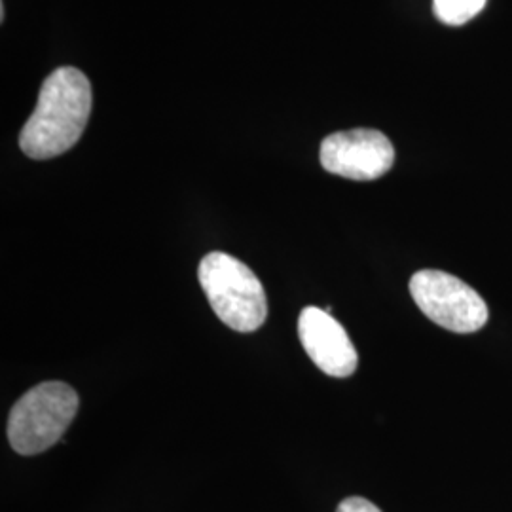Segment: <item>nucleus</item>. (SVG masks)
<instances>
[{
	"label": "nucleus",
	"mask_w": 512,
	"mask_h": 512,
	"mask_svg": "<svg viewBox=\"0 0 512 512\" xmlns=\"http://www.w3.org/2000/svg\"><path fill=\"white\" fill-rule=\"evenodd\" d=\"M90 112L88 76L74 67H61L44 80L35 112L21 129L19 147L33 160L61 156L82 137Z\"/></svg>",
	"instance_id": "1"
},
{
	"label": "nucleus",
	"mask_w": 512,
	"mask_h": 512,
	"mask_svg": "<svg viewBox=\"0 0 512 512\" xmlns=\"http://www.w3.org/2000/svg\"><path fill=\"white\" fill-rule=\"evenodd\" d=\"M198 279L220 321L238 332H255L268 315L266 291L260 279L236 256L209 253L203 256Z\"/></svg>",
	"instance_id": "2"
},
{
	"label": "nucleus",
	"mask_w": 512,
	"mask_h": 512,
	"mask_svg": "<svg viewBox=\"0 0 512 512\" xmlns=\"http://www.w3.org/2000/svg\"><path fill=\"white\" fill-rule=\"evenodd\" d=\"M78 395L71 385L44 382L14 404L8 418V440L21 456L52 448L65 435L78 412Z\"/></svg>",
	"instance_id": "3"
},
{
	"label": "nucleus",
	"mask_w": 512,
	"mask_h": 512,
	"mask_svg": "<svg viewBox=\"0 0 512 512\" xmlns=\"http://www.w3.org/2000/svg\"><path fill=\"white\" fill-rule=\"evenodd\" d=\"M410 294L433 323L456 334H471L488 323L484 298L456 275L421 270L410 279Z\"/></svg>",
	"instance_id": "4"
},
{
	"label": "nucleus",
	"mask_w": 512,
	"mask_h": 512,
	"mask_svg": "<svg viewBox=\"0 0 512 512\" xmlns=\"http://www.w3.org/2000/svg\"><path fill=\"white\" fill-rule=\"evenodd\" d=\"M321 165L332 175L351 181H376L395 162V148L378 129L338 131L321 143Z\"/></svg>",
	"instance_id": "5"
},
{
	"label": "nucleus",
	"mask_w": 512,
	"mask_h": 512,
	"mask_svg": "<svg viewBox=\"0 0 512 512\" xmlns=\"http://www.w3.org/2000/svg\"><path fill=\"white\" fill-rule=\"evenodd\" d=\"M298 336L308 357L332 378H348L359 365V355L346 329L327 310L304 308L298 317Z\"/></svg>",
	"instance_id": "6"
},
{
	"label": "nucleus",
	"mask_w": 512,
	"mask_h": 512,
	"mask_svg": "<svg viewBox=\"0 0 512 512\" xmlns=\"http://www.w3.org/2000/svg\"><path fill=\"white\" fill-rule=\"evenodd\" d=\"M488 0H433L435 16L444 25L459 27L476 18Z\"/></svg>",
	"instance_id": "7"
},
{
	"label": "nucleus",
	"mask_w": 512,
	"mask_h": 512,
	"mask_svg": "<svg viewBox=\"0 0 512 512\" xmlns=\"http://www.w3.org/2000/svg\"><path fill=\"white\" fill-rule=\"evenodd\" d=\"M336 512H382L374 503L363 497H348L338 505Z\"/></svg>",
	"instance_id": "8"
}]
</instances>
